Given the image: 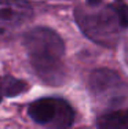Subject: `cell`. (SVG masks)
Returning <instances> with one entry per match:
<instances>
[{
    "label": "cell",
    "mask_w": 128,
    "mask_h": 129,
    "mask_svg": "<svg viewBox=\"0 0 128 129\" xmlns=\"http://www.w3.org/2000/svg\"><path fill=\"white\" fill-rule=\"evenodd\" d=\"M25 47L35 72L44 82L59 85L65 80V44L57 32L35 27L25 36Z\"/></svg>",
    "instance_id": "1"
},
{
    "label": "cell",
    "mask_w": 128,
    "mask_h": 129,
    "mask_svg": "<svg viewBox=\"0 0 128 129\" xmlns=\"http://www.w3.org/2000/svg\"><path fill=\"white\" fill-rule=\"evenodd\" d=\"M76 22L83 33L92 41L105 47H113L120 37V23L112 4L100 8L77 7Z\"/></svg>",
    "instance_id": "2"
},
{
    "label": "cell",
    "mask_w": 128,
    "mask_h": 129,
    "mask_svg": "<svg viewBox=\"0 0 128 129\" xmlns=\"http://www.w3.org/2000/svg\"><path fill=\"white\" fill-rule=\"evenodd\" d=\"M28 113L33 121L50 129H68L74 119L70 104L61 98H41L30 104Z\"/></svg>",
    "instance_id": "3"
},
{
    "label": "cell",
    "mask_w": 128,
    "mask_h": 129,
    "mask_svg": "<svg viewBox=\"0 0 128 129\" xmlns=\"http://www.w3.org/2000/svg\"><path fill=\"white\" fill-rule=\"evenodd\" d=\"M88 85L95 98L112 103L124 100L127 93V85L121 77L109 69H98L92 72L88 80Z\"/></svg>",
    "instance_id": "4"
},
{
    "label": "cell",
    "mask_w": 128,
    "mask_h": 129,
    "mask_svg": "<svg viewBox=\"0 0 128 129\" xmlns=\"http://www.w3.org/2000/svg\"><path fill=\"white\" fill-rule=\"evenodd\" d=\"M32 14V7L23 0H0V40L13 37Z\"/></svg>",
    "instance_id": "5"
},
{
    "label": "cell",
    "mask_w": 128,
    "mask_h": 129,
    "mask_svg": "<svg viewBox=\"0 0 128 129\" xmlns=\"http://www.w3.org/2000/svg\"><path fill=\"white\" fill-rule=\"evenodd\" d=\"M96 126L98 129H128V109L100 115Z\"/></svg>",
    "instance_id": "6"
},
{
    "label": "cell",
    "mask_w": 128,
    "mask_h": 129,
    "mask_svg": "<svg viewBox=\"0 0 128 129\" xmlns=\"http://www.w3.org/2000/svg\"><path fill=\"white\" fill-rule=\"evenodd\" d=\"M28 82L13 77V76H0V102L4 98H13L28 91Z\"/></svg>",
    "instance_id": "7"
},
{
    "label": "cell",
    "mask_w": 128,
    "mask_h": 129,
    "mask_svg": "<svg viewBox=\"0 0 128 129\" xmlns=\"http://www.w3.org/2000/svg\"><path fill=\"white\" fill-rule=\"evenodd\" d=\"M116 15H117L118 23L121 27H128V4L124 0H114L112 3Z\"/></svg>",
    "instance_id": "8"
},
{
    "label": "cell",
    "mask_w": 128,
    "mask_h": 129,
    "mask_svg": "<svg viewBox=\"0 0 128 129\" xmlns=\"http://www.w3.org/2000/svg\"><path fill=\"white\" fill-rule=\"evenodd\" d=\"M85 2H87L88 7H96V6H99L102 3V0H85Z\"/></svg>",
    "instance_id": "9"
},
{
    "label": "cell",
    "mask_w": 128,
    "mask_h": 129,
    "mask_svg": "<svg viewBox=\"0 0 128 129\" xmlns=\"http://www.w3.org/2000/svg\"><path fill=\"white\" fill-rule=\"evenodd\" d=\"M125 59H127V63H128V47H127V51H125Z\"/></svg>",
    "instance_id": "10"
}]
</instances>
